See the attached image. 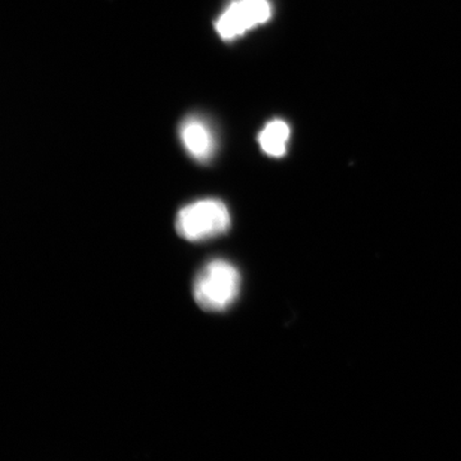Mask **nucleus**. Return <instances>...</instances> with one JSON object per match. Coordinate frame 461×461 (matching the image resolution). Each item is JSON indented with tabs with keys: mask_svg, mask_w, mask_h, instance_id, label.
I'll return each instance as SVG.
<instances>
[{
	"mask_svg": "<svg viewBox=\"0 0 461 461\" xmlns=\"http://www.w3.org/2000/svg\"><path fill=\"white\" fill-rule=\"evenodd\" d=\"M241 276L232 263L214 259L206 263L194 282V299L208 312H223L239 297Z\"/></svg>",
	"mask_w": 461,
	"mask_h": 461,
	"instance_id": "obj_1",
	"label": "nucleus"
},
{
	"mask_svg": "<svg viewBox=\"0 0 461 461\" xmlns=\"http://www.w3.org/2000/svg\"><path fill=\"white\" fill-rule=\"evenodd\" d=\"M229 208L218 199H203L184 206L176 218V230L191 242L206 241L230 229Z\"/></svg>",
	"mask_w": 461,
	"mask_h": 461,
	"instance_id": "obj_2",
	"label": "nucleus"
},
{
	"mask_svg": "<svg viewBox=\"0 0 461 461\" xmlns=\"http://www.w3.org/2000/svg\"><path fill=\"white\" fill-rule=\"evenodd\" d=\"M271 16L269 0H233L217 18L215 30L223 41H233L263 25Z\"/></svg>",
	"mask_w": 461,
	"mask_h": 461,
	"instance_id": "obj_3",
	"label": "nucleus"
},
{
	"mask_svg": "<svg viewBox=\"0 0 461 461\" xmlns=\"http://www.w3.org/2000/svg\"><path fill=\"white\" fill-rule=\"evenodd\" d=\"M182 144L199 162H208L214 156L215 138L211 127L198 117H190L181 124Z\"/></svg>",
	"mask_w": 461,
	"mask_h": 461,
	"instance_id": "obj_4",
	"label": "nucleus"
},
{
	"mask_svg": "<svg viewBox=\"0 0 461 461\" xmlns=\"http://www.w3.org/2000/svg\"><path fill=\"white\" fill-rule=\"evenodd\" d=\"M288 139H290L288 124L285 121L273 120L264 126L258 140L267 156L280 158L286 154Z\"/></svg>",
	"mask_w": 461,
	"mask_h": 461,
	"instance_id": "obj_5",
	"label": "nucleus"
}]
</instances>
